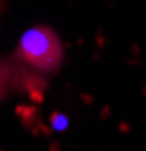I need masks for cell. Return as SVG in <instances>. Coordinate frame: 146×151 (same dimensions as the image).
<instances>
[{
  "label": "cell",
  "mask_w": 146,
  "mask_h": 151,
  "mask_svg": "<svg viewBox=\"0 0 146 151\" xmlns=\"http://www.w3.org/2000/svg\"><path fill=\"white\" fill-rule=\"evenodd\" d=\"M17 55L39 72H55L62 63V43L53 29L34 27L22 36Z\"/></svg>",
  "instance_id": "cell-1"
}]
</instances>
